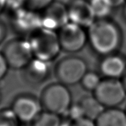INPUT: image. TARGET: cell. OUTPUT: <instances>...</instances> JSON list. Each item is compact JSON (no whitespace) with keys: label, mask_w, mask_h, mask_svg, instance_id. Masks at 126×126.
I'll list each match as a JSON object with an SVG mask.
<instances>
[{"label":"cell","mask_w":126,"mask_h":126,"mask_svg":"<svg viewBox=\"0 0 126 126\" xmlns=\"http://www.w3.org/2000/svg\"><path fill=\"white\" fill-rule=\"evenodd\" d=\"M10 108L21 123H31L44 110L40 98L30 93H21L16 95Z\"/></svg>","instance_id":"9"},{"label":"cell","mask_w":126,"mask_h":126,"mask_svg":"<svg viewBox=\"0 0 126 126\" xmlns=\"http://www.w3.org/2000/svg\"><path fill=\"white\" fill-rule=\"evenodd\" d=\"M59 126H72V122L66 118L65 120H61V123Z\"/></svg>","instance_id":"28"},{"label":"cell","mask_w":126,"mask_h":126,"mask_svg":"<svg viewBox=\"0 0 126 126\" xmlns=\"http://www.w3.org/2000/svg\"><path fill=\"white\" fill-rule=\"evenodd\" d=\"M35 58L51 63L60 55L61 47L58 32L44 27L28 37Z\"/></svg>","instance_id":"2"},{"label":"cell","mask_w":126,"mask_h":126,"mask_svg":"<svg viewBox=\"0 0 126 126\" xmlns=\"http://www.w3.org/2000/svg\"><path fill=\"white\" fill-rule=\"evenodd\" d=\"M57 32L61 50L66 53L79 52L88 44L87 29L70 21Z\"/></svg>","instance_id":"8"},{"label":"cell","mask_w":126,"mask_h":126,"mask_svg":"<svg viewBox=\"0 0 126 126\" xmlns=\"http://www.w3.org/2000/svg\"><path fill=\"white\" fill-rule=\"evenodd\" d=\"M87 35L90 48L101 57L118 52L123 42L120 26L111 18L96 19L87 29Z\"/></svg>","instance_id":"1"},{"label":"cell","mask_w":126,"mask_h":126,"mask_svg":"<svg viewBox=\"0 0 126 126\" xmlns=\"http://www.w3.org/2000/svg\"><path fill=\"white\" fill-rule=\"evenodd\" d=\"M78 103L83 109L85 117L92 120H95L105 109L93 94L83 97Z\"/></svg>","instance_id":"15"},{"label":"cell","mask_w":126,"mask_h":126,"mask_svg":"<svg viewBox=\"0 0 126 126\" xmlns=\"http://www.w3.org/2000/svg\"><path fill=\"white\" fill-rule=\"evenodd\" d=\"M1 101V90H0V103Z\"/></svg>","instance_id":"31"},{"label":"cell","mask_w":126,"mask_h":126,"mask_svg":"<svg viewBox=\"0 0 126 126\" xmlns=\"http://www.w3.org/2000/svg\"><path fill=\"white\" fill-rule=\"evenodd\" d=\"M25 0H7L6 10H12L24 7Z\"/></svg>","instance_id":"23"},{"label":"cell","mask_w":126,"mask_h":126,"mask_svg":"<svg viewBox=\"0 0 126 126\" xmlns=\"http://www.w3.org/2000/svg\"><path fill=\"white\" fill-rule=\"evenodd\" d=\"M126 70V57L119 52L102 57L98 72L103 78L121 80Z\"/></svg>","instance_id":"13"},{"label":"cell","mask_w":126,"mask_h":126,"mask_svg":"<svg viewBox=\"0 0 126 126\" xmlns=\"http://www.w3.org/2000/svg\"><path fill=\"white\" fill-rule=\"evenodd\" d=\"M121 81L123 83V85H124L126 90V72H125V73H124V75H123V78H121Z\"/></svg>","instance_id":"30"},{"label":"cell","mask_w":126,"mask_h":126,"mask_svg":"<svg viewBox=\"0 0 126 126\" xmlns=\"http://www.w3.org/2000/svg\"><path fill=\"white\" fill-rule=\"evenodd\" d=\"M66 6L72 23L88 29L96 20L89 0H70Z\"/></svg>","instance_id":"12"},{"label":"cell","mask_w":126,"mask_h":126,"mask_svg":"<svg viewBox=\"0 0 126 126\" xmlns=\"http://www.w3.org/2000/svg\"><path fill=\"white\" fill-rule=\"evenodd\" d=\"M55 0H25L24 7L37 12H41Z\"/></svg>","instance_id":"21"},{"label":"cell","mask_w":126,"mask_h":126,"mask_svg":"<svg viewBox=\"0 0 126 126\" xmlns=\"http://www.w3.org/2000/svg\"><path fill=\"white\" fill-rule=\"evenodd\" d=\"M96 19L111 18L115 10L111 0H89Z\"/></svg>","instance_id":"16"},{"label":"cell","mask_w":126,"mask_h":126,"mask_svg":"<svg viewBox=\"0 0 126 126\" xmlns=\"http://www.w3.org/2000/svg\"><path fill=\"white\" fill-rule=\"evenodd\" d=\"M10 69L21 70L33 58V53L25 37H16L7 41L1 51Z\"/></svg>","instance_id":"6"},{"label":"cell","mask_w":126,"mask_h":126,"mask_svg":"<svg viewBox=\"0 0 126 126\" xmlns=\"http://www.w3.org/2000/svg\"><path fill=\"white\" fill-rule=\"evenodd\" d=\"M10 69L3 54L0 52V80H1L7 75L8 69Z\"/></svg>","instance_id":"22"},{"label":"cell","mask_w":126,"mask_h":126,"mask_svg":"<svg viewBox=\"0 0 126 126\" xmlns=\"http://www.w3.org/2000/svg\"><path fill=\"white\" fill-rule=\"evenodd\" d=\"M125 111H126V109H125Z\"/></svg>","instance_id":"32"},{"label":"cell","mask_w":126,"mask_h":126,"mask_svg":"<svg viewBox=\"0 0 126 126\" xmlns=\"http://www.w3.org/2000/svg\"><path fill=\"white\" fill-rule=\"evenodd\" d=\"M7 11L9 26L18 36L28 38L42 27L41 12L34 11L25 7Z\"/></svg>","instance_id":"5"},{"label":"cell","mask_w":126,"mask_h":126,"mask_svg":"<svg viewBox=\"0 0 126 126\" xmlns=\"http://www.w3.org/2000/svg\"><path fill=\"white\" fill-rule=\"evenodd\" d=\"M7 35V28L5 24L0 20V44H1Z\"/></svg>","instance_id":"25"},{"label":"cell","mask_w":126,"mask_h":126,"mask_svg":"<svg viewBox=\"0 0 126 126\" xmlns=\"http://www.w3.org/2000/svg\"><path fill=\"white\" fill-rule=\"evenodd\" d=\"M72 126H96V124L94 120L83 117L82 119L72 122Z\"/></svg>","instance_id":"24"},{"label":"cell","mask_w":126,"mask_h":126,"mask_svg":"<svg viewBox=\"0 0 126 126\" xmlns=\"http://www.w3.org/2000/svg\"><path fill=\"white\" fill-rule=\"evenodd\" d=\"M21 124L10 107L0 109V126H21Z\"/></svg>","instance_id":"19"},{"label":"cell","mask_w":126,"mask_h":126,"mask_svg":"<svg viewBox=\"0 0 126 126\" xmlns=\"http://www.w3.org/2000/svg\"><path fill=\"white\" fill-rule=\"evenodd\" d=\"M102 79L103 78L99 72L88 70L82 78L80 84L85 91L93 93L100 85Z\"/></svg>","instance_id":"18"},{"label":"cell","mask_w":126,"mask_h":126,"mask_svg":"<svg viewBox=\"0 0 126 126\" xmlns=\"http://www.w3.org/2000/svg\"><path fill=\"white\" fill-rule=\"evenodd\" d=\"M92 94L104 109L118 108L126 100V90L121 80L103 78Z\"/></svg>","instance_id":"7"},{"label":"cell","mask_w":126,"mask_h":126,"mask_svg":"<svg viewBox=\"0 0 126 126\" xmlns=\"http://www.w3.org/2000/svg\"><path fill=\"white\" fill-rule=\"evenodd\" d=\"M7 0H0V15L6 10Z\"/></svg>","instance_id":"27"},{"label":"cell","mask_w":126,"mask_h":126,"mask_svg":"<svg viewBox=\"0 0 126 126\" xmlns=\"http://www.w3.org/2000/svg\"><path fill=\"white\" fill-rule=\"evenodd\" d=\"M21 71V77L25 83L30 86H38L50 77L51 66L49 62L34 58Z\"/></svg>","instance_id":"11"},{"label":"cell","mask_w":126,"mask_h":126,"mask_svg":"<svg viewBox=\"0 0 126 126\" xmlns=\"http://www.w3.org/2000/svg\"><path fill=\"white\" fill-rule=\"evenodd\" d=\"M87 71L86 61L83 58L73 55L62 58L54 67V74L58 82L67 86L80 83Z\"/></svg>","instance_id":"4"},{"label":"cell","mask_w":126,"mask_h":126,"mask_svg":"<svg viewBox=\"0 0 126 126\" xmlns=\"http://www.w3.org/2000/svg\"><path fill=\"white\" fill-rule=\"evenodd\" d=\"M122 18L126 23V3L122 7V13H121Z\"/></svg>","instance_id":"29"},{"label":"cell","mask_w":126,"mask_h":126,"mask_svg":"<svg viewBox=\"0 0 126 126\" xmlns=\"http://www.w3.org/2000/svg\"><path fill=\"white\" fill-rule=\"evenodd\" d=\"M94 121L96 126H126V111L119 108L105 109Z\"/></svg>","instance_id":"14"},{"label":"cell","mask_w":126,"mask_h":126,"mask_svg":"<svg viewBox=\"0 0 126 126\" xmlns=\"http://www.w3.org/2000/svg\"><path fill=\"white\" fill-rule=\"evenodd\" d=\"M115 9L118 7H122L126 3V0H111Z\"/></svg>","instance_id":"26"},{"label":"cell","mask_w":126,"mask_h":126,"mask_svg":"<svg viewBox=\"0 0 126 126\" xmlns=\"http://www.w3.org/2000/svg\"><path fill=\"white\" fill-rule=\"evenodd\" d=\"M65 115L66 116V118L72 122H75L76 120L85 117L83 109L78 102L72 103Z\"/></svg>","instance_id":"20"},{"label":"cell","mask_w":126,"mask_h":126,"mask_svg":"<svg viewBox=\"0 0 126 126\" xmlns=\"http://www.w3.org/2000/svg\"><path fill=\"white\" fill-rule=\"evenodd\" d=\"M42 27L58 32L69 22L67 6L60 1L55 0L41 12Z\"/></svg>","instance_id":"10"},{"label":"cell","mask_w":126,"mask_h":126,"mask_svg":"<svg viewBox=\"0 0 126 126\" xmlns=\"http://www.w3.org/2000/svg\"><path fill=\"white\" fill-rule=\"evenodd\" d=\"M61 120V116L43 110L30 124L31 126H59Z\"/></svg>","instance_id":"17"},{"label":"cell","mask_w":126,"mask_h":126,"mask_svg":"<svg viewBox=\"0 0 126 126\" xmlns=\"http://www.w3.org/2000/svg\"><path fill=\"white\" fill-rule=\"evenodd\" d=\"M44 111L63 116L72 104V97L69 86L59 83H52L45 86L39 97Z\"/></svg>","instance_id":"3"}]
</instances>
